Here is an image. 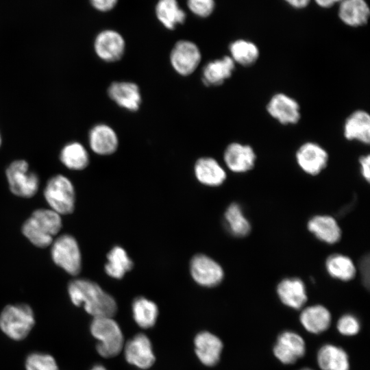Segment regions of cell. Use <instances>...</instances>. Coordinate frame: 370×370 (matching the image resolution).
I'll use <instances>...</instances> for the list:
<instances>
[{
  "instance_id": "obj_8",
  "label": "cell",
  "mask_w": 370,
  "mask_h": 370,
  "mask_svg": "<svg viewBox=\"0 0 370 370\" xmlns=\"http://www.w3.org/2000/svg\"><path fill=\"white\" fill-rule=\"evenodd\" d=\"M201 58L199 47L187 40H178L169 54V62L172 69L182 77L192 75L199 67Z\"/></svg>"
},
{
  "instance_id": "obj_11",
  "label": "cell",
  "mask_w": 370,
  "mask_h": 370,
  "mask_svg": "<svg viewBox=\"0 0 370 370\" xmlns=\"http://www.w3.org/2000/svg\"><path fill=\"white\" fill-rule=\"evenodd\" d=\"M223 158L230 171L236 173H244L255 166L257 154L249 144L234 141L227 145Z\"/></svg>"
},
{
  "instance_id": "obj_1",
  "label": "cell",
  "mask_w": 370,
  "mask_h": 370,
  "mask_svg": "<svg viewBox=\"0 0 370 370\" xmlns=\"http://www.w3.org/2000/svg\"><path fill=\"white\" fill-rule=\"evenodd\" d=\"M68 293L73 305L83 306L93 317H112L117 311L114 298L91 280H71L68 285Z\"/></svg>"
},
{
  "instance_id": "obj_38",
  "label": "cell",
  "mask_w": 370,
  "mask_h": 370,
  "mask_svg": "<svg viewBox=\"0 0 370 370\" xmlns=\"http://www.w3.org/2000/svg\"><path fill=\"white\" fill-rule=\"evenodd\" d=\"M118 0H90V2L92 7L100 11L107 12L116 5Z\"/></svg>"
},
{
  "instance_id": "obj_19",
  "label": "cell",
  "mask_w": 370,
  "mask_h": 370,
  "mask_svg": "<svg viewBox=\"0 0 370 370\" xmlns=\"http://www.w3.org/2000/svg\"><path fill=\"white\" fill-rule=\"evenodd\" d=\"M305 349L303 338L295 332L287 331L278 336L273 353L282 363L292 364L304 356Z\"/></svg>"
},
{
  "instance_id": "obj_4",
  "label": "cell",
  "mask_w": 370,
  "mask_h": 370,
  "mask_svg": "<svg viewBox=\"0 0 370 370\" xmlns=\"http://www.w3.org/2000/svg\"><path fill=\"white\" fill-rule=\"evenodd\" d=\"M92 335L99 341L97 350L104 358L118 355L123 347V336L117 323L109 317H93Z\"/></svg>"
},
{
  "instance_id": "obj_35",
  "label": "cell",
  "mask_w": 370,
  "mask_h": 370,
  "mask_svg": "<svg viewBox=\"0 0 370 370\" xmlns=\"http://www.w3.org/2000/svg\"><path fill=\"white\" fill-rule=\"evenodd\" d=\"M337 328L340 333L345 336H352L360 330L358 320L352 314L342 316L338 321Z\"/></svg>"
},
{
  "instance_id": "obj_6",
  "label": "cell",
  "mask_w": 370,
  "mask_h": 370,
  "mask_svg": "<svg viewBox=\"0 0 370 370\" xmlns=\"http://www.w3.org/2000/svg\"><path fill=\"white\" fill-rule=\"evenodd\" d=\"M5 175L10 191L18 197L29 198L38 190L39 177L29 170V164L25 160L12 162L5 170Z\"/></svg>"
},
{
  "instance_id": "obj_14",
  "label": "cell",
  "mask_w": 370,
  "mask_h": 370,
  "mask_svg": "<svg viewBox=\"0 0 370 370\" xmlns=\"http://www.w3.org/2000/svg\"><path fill=\"white\" fill-rule=\"evenodd\" d=\"M108 97L119 107L132 112H137L143 99L137 84L130 81H114L107 89Z\"/></svg>"
},
{
  "instance_id": "obj_13",
  "label": "cell",
  "mask_w": 370,
  "mask_h": 370,
  "mask_svg": "<svg viewBox=\"0 0 370 370\" xmlns=\"http://www.w3.org/2000/svg\"><path fill=\"white\" fill-rule=\"evenodd\" d=\"M190 275L195 282L206 287L220 284L223 278V270L215 260L204 254L194 256L190 262Z\"/></svg>"
},
{
  "instance_id": "obj_9",
  "label": "cell",
  "mask_w": 370,
  "mask_h": 370,
  "mask_svg": "<svg viewBox=\"0 0 370 370\" xmlns=\"http://www.w3.org/2000/svg\"><path fill=\"white\" fill-rule=\"evenodd\" d=\"M267 114L282 125H294L301 119V106L291 95L278 92L273 94L266 105Z\"/></svg>"
},
{
  "instance_id": "obj_5",
  "label": "cell",
  "mask_w": 370,
  "mask_h": 370,
  "mask_svg": "<svg viewBox=\"0 0 370 370\" xmlns=\"http://www.w3.org/2000/svg\"><path fill=\"white\" fill-rule=\"evenodd\" d=\"M75 189L66 176L58 174L51 177L44 188V197L50 209L61 215L72 213L75 208Z\"/></svg>"
},
{
  "instance_id": "obj_30",
  "label": "cell",
  "mask_w": 370,
  "mask_h": 370,
  "mask_svg": "<svg viewBox=\"0 0 370 370\" xmlns=\"http://www.w3.org/2000/svg\"><path fill=\"white\" fill-rule=\"evenodd\" d=\"M158 19L169 29H174L186 19V13L176 0H159L156 8Z\"/></svg>"
},
{
  "instance_id": "obj_34",
  "label": "cell",
  "mask_w": 370,
  "mask_h": 370,
  "mask_svg": "<svg viewBox=\"0 0 370 370\" xmlns=\"http://www.w3.org/2000/svg\"><path fill=\"white\" fill-rule=\"evenodd\" d=\"M25 367L26 370H59L56 359L51 355L42 352L29 354Z\"/></svg>"
},
{
  "instance_id": "obj_18",
  "label": "cell",
  "mask_w": 370,
  "mask_h": 370,
  "mask_svg": "<svg viewBox=\"0 0 370 370\" xmlns=\"http://www.w3.org/2000/svg\"><path fill=\"white\" fill-rule=\"evenodd\" d=\"M125 356L129 363L141 369L149 368L155 362L151 342L143 334L136 335L127 343Z\"/></svg>"
},
{
  "instance_id": "obj_16",
  "label": "cell",
  "mask_w": 370,
  "mask_h": 370,
  "mask_svg": "<svg viewBox=\"0 0 370 370\" xmlns=\"http://www.w3.org/2000/svg\"><path fill=\"white\" fill-rule=\"evenodd\" d=\"M343 137L348 141L369 145L370 143V115L363 109L352 112L343 125Z\"/></svg>"
},
{
  "instance_id": "obj_27",
  "label": "cell",
  "mask_w": 370,
  "mask_h": 370,
  "mask_svg": "<svg viewBox=\"0 0 370 370\" xmlns=\"http://www.w3.org/2000/svg\"><path fill=\"white\" fill-rule=\"evenodd\" d=\"M230 57L236 65L243 67L254 66L260 58V50L253 42L238 39L229 45Z\"/></svg>"
},
{
  "instance_id": "obj_12",
  "label": "cell",
  "mask_w": 370,
  "mask_h": 370,
  "mask_svg": "<svg viewBox=\"0 0 370 370\" xmlns=\"http://www.w3.org/2000/svg\"><path fill=\"white\" fill-rule=\"evenodd\" d=\"M93 47L95 54L101 60L113 63L119 61L123 57L125 41L118 32L105 29L96 36Z\"/></svg>"
},
{
  "instance_id": "obj_20",
  "label": "cell",
  "mask_w": 370,
  "mask_h": 370,
  "mask_svg": "<svg viewBox=\"0 0 370 370\" xmlns=\"http://www.w3.org/2000/svg\"><path fill=\"white\" fill-rule=\"evenodd\" d=\"M194 173L201 184L208 186H220L227 177L226 172L220 163L209 156L201 157L196 160Z\"/></svg>"
},
{
  "instance_id": "obj_39",
  "label": "cell",
  "mask_w": 370,
  "mask_h": 370,
  "mask_svg": "<svg viewBox=\"0 0 370 370\" xmlns=\"http://www.w3.org/2000/svg\"><path fill=\"white\" fill-rule=\"evenodd\" d=\"M292 6L297 8H302L308 5L310 0H285Z\"/></svg>"
},
{
  "instance_id": "obj_40",
  "label": "cell",
  "mask_w": 370,
  "mask_h": 370,
  "mask_svg": "<svg viewBox=\"0 0 370 370\" xmlns=\"http://www.w3.org/2000/svg\"><path fill=\"white\" fill-rule=\"evenodd\" d=\"M316 3L321 7L323 8H330L335 3L332 0H314Z\"/></svg>"
},
{
  "instance_id": "obj_26",
  "label": "cell",
  "mask_w": 370,
  "mask_h": 370,
  "mask_svg": "<svg viewBox=\"0 0 370 370\" xmlns=\"http://www.w3.org/2000/svg\"><path fill=\"white\" fill-rule=\"evenodd\" d=\"M300 321L308 332L318 334L328 328L331 321V314L324 306L314 305L302 311Z\"/></svg>"
},
{
  "instance_id": "obj_10",
  "label": "cell",
  "mask_w": 370,
  "mask_h": 370,
  "mask_svg": "<svg viewBox=\"0 0 370 370\" xmlns=\"http://www.w3.org/2000/svg\"><path fill=\"white\" fill-rule=\"evenodd\" d=\"M329 153L325 148L314 141H306L297 149L295 154L298 166L306 174L317 175L329 162Z\"/></svg>"
},
{
  "instance_id": "obj_17",
  "label": "cell",
  "mask_w": 370,
  "mask_h": 370,
  "mask_svg": "<svg viewBox=\"0 0 370 370\" xmlns=\"http://www.w3.org/2000/svg\"><path fill=\"white\" fill-rule=\"evenodd\" d=\"M236 65L230 56L207 62L201 70V82L206 86L223 85L234 74Z\"/></svg>"
},
{
  "instance_id": "obj_41",
  "label": "cell",
  "mask_w": 370,
  "mask_h": 370,
  "mask_svg": "<svg viewBox=\"0 0 370 370\" xmlns=\"http://www.w3.org/2000/svg\"><path fill=\"white\" fill-rule=\"evenodd\" d=\"M90 370H107L101 365H95Z\"/></svg>"
},
{
  "instance_id": "obj_36",
  "label": "cell",
  "mask_w": 370,
  "mask_h": 370,
  "mask_svg": "<svg viewBox=\"0 0 370 370\" xmlns=\"http://www.w3.org/2000/svg\"><path fill=\"white\" fill-rule=\"evenodd\" d=\"M187 5L193 13L201 17L208 16L214 8V0H188Z\"/></svg>"
},
{
  "instance_id": "obj_43",
  "label": "cell",
  "mask_w": 370,
  "mask_h": 370,
  "mask_svg": "<svg viewBox=\"0 0 370 370\" xmlns=\"http://www.w3.org/2000/svg\"><path fill=\"white\" fill-rule=\"evenodd\" d=\"M334 3H336V2H338V1H341L342 0H332Z\"/></svg>"
},
{
  "instance_id": "obj_32",
  "label": "cell",
  "mask_w": 370,
  "mask_h": 370,
  "mask_svg": "<svg viewBox=\"0 0 370 370\" xmlns=\"http://www.w3.org/2000/svg\"><path fill=\"white\" fill-rule=\"evenodd\" d=\"M325 267L332 277L343 281L352 280L356 272L352 260L342 254H333L328 257Z\"/></svg>"
},
{
  "instance_id": "obj_28",
  "label": "cell",
  "mask_w": 370,
  "mask_h": 370,
  "mask_svg": "<svg viewBox=\"0 0 370 370\" xmlns=\"http://www.w3.org/2000/svg\"><path fill=\"white\" fill-rule=\"evenodd\" d=\"M317 362L322 370H349L347 354L341 348L325 345L319 351Z\"/></svg>"
},
{
  "instance_id": "obj_2",
  "label": "cell",
  "mask_w": 370,
  "mask_h": 370,
  "mask_svg": "<svg viewBox=\"0 0 370 370\" xmlns=\"http://www.w3.org/2000/svg\"><path fill=\"white\" fill-rule=\"evenodd\" d=\"M62 228L61 216L51 209L36 210L24 222L23 234L36 247L45 248L52 244Z\"/></svg>"
},
{
  "instance_id": "obj_29",
  "label": "cell",
  "mask_w": 370,
  "mask_h": 370,
  "mask_svg": "<svg viewBox=\"0 0 370 370\" xmlns=\"http://www.w3.org/2000/svg\"><path fill=\"white\" fill-rule=\"evenodd\" d=\"M105 271L114 279H121L133 267V262L125 250L119 246L114 247L107 255Z\"/></svg>"
},
{
  "instance_id": "obj_23",
  "label": "cell",
  "mask_w": 370,
  "mask_h": 370,
  "mask_svg": "<svg viewBox=\"0 0 370 370\" xmlns=\"http://www.w3.org/2000/svg\"><path fill=\"white\" fill-rule=\"evenodd\" d=\"M369 8L365 0H342L338 16L341 20L351 27H360L367 23Z\"/></svg>"
},
{
  "instance_id": "obj_22",
  "label": "cell",
  "mask_w": 370,
  "mask_h": 370,
  "mask_svg": "<svg viewBox=\"0 0 370 370\" xmlns=\"http://www.w3.org/2000/svg\"><path fill=\"white\" fill-rule=\"evenodd\" d=\"M277 292L282 302L293 308H300L307 300L305 285L297 278L282 280L278 285Z\"/></svg>"
},
{
  "instance_id": "obj_7",
  "label": "cell",
  "mask_w": 370,
  "mask_h": 370,
  "mask_svg": "<svg viewBox=\"0 0 370 370\" xmlns=\"http://www.w3.org/2000/svg\"><path fill=\"white\" fill-rule=\"evenodd\" d=\"M51 257L54 263L71 275H77L82 268V256L75 238L62 234L52 243Z\"/></svg>"
},
{
  "instance_id": "obj_33",
  "label": "cell",
  "mask_w": 370,
  "mask_h": 370,
  "mask_svg": "<svg viewBox=\"0 0 370 370\" xmlns=\"http://www.w3.org/2000/svg\"><path fill=\"white\" fill-rule=\"evenodd\" d=\"M224 217L227 229L234 236L243 237L250 232L249 222L238 204L236 203L230 204L227 207Z\"/></svg>"
},
{
  "instance_id": "obj_24",
  "label": "cell",
  "mask_w": 370,
  "mask_h": 370,
  "mask_svg": "<svg viewBox=\"0 0 370 370\" xmlns=\"http://www.w3.org/2000/svg\"><path fill=\"white\" fill-rule=\"evenodd\" d=\"M308 228L319 240L334 244L341 238V231L336 221L332 217L318 215L308 223Z\"/></svg>"
},
{
  "instance_id": "obj_15",
  "label": "cell",
  "mask_w": 370,
  "mask_h": 370,
  "mask_svg": "<svg viewBox=\"0 0 370 370\" xmlns=\"http://www.w3.org/2000/svg\"><path fill=\"white\" fill-rule=\"evenodd\" d=\"M88 141L91 151L102 156L114 153L119 146L116 132L112 127L103 123L95 124L90 128Z\"/></svg>"
},
{
  "instance_id": "obj_25",
  "label": "cell",
  "mask_w": 370,
  "mask_h": 370,
  "mask_svg": "<svg viewBox=\"0 0 370 370\" xmlns=\"http://www.w3.org/2000/svg\"><path fill=\"white\" fill-rule=\"evenodd\" d=\"M60 160L67 169L81 171L86 169L89 162V153L79 142L72 141L63 146L60 152Z\"/></svg>"
},
{
  "instance_id": "obj_31",
  "label": "cell",
  "mask_w": 370,
  "mask_h": 370,
  "mask_svg": "<svg viewBox=\"0 0 370 370\" xmlns=\"http://www.w3.org/2000/svg\"><path fill=\"white\" fill-rule=\"evenodd\" d=\"M132 312L136 323L143 328H149L155 324L158 309L154 302L140 297L134 299L132 304Z\"/></svg>"
},
{
  "instance_id": "obj_42",
  "label": "cell",
  "mask_w": 370,
  "mask_h": 370,
  "mask_svg": "<svg viewBox=\"0 0 370 370\" xmlns=\"http://www.w3.org/2000/svg\"><path fill=\"white\" fill-rule=\"evenodd\" d=\"M1 144H2V137H1V132H0V147L1 146Z\"/></svg>"
},
{
  "instance_id": "obj_37",
  "label": "cell",
  "mask_w": 370,
  "mask_h": 370,
  "mask_svg": "<svg viewBox=\"0 0 370 370\" xmlns=\"http://www.w3.org/2000/svg\"><path fill=\"white\" fill-rule=\"evenodd\" d=\"M358 163L361 175L369 182L370 179V155L369 153L361 155L358 158Z\"/></svg>"
},
{
  "instance_id": "obj_21",
  "label": "cell",
  "mask_w": 370,
  "mask_h": 370,
  "mask_svg": "<svg viewBox=\"0 0 370 370\" xmlns=\"http://www.w3.org/2000/svg\"><path fill=\"white\" fill-rule=\"evenodd\" d=\"M195 352L199 360L206 366H213L219 360L223 348L221 341L215 335L204 332L195 339Z\"/></svg>"
},
{
  "instance_id": "obj_3",
  "label": "cell",
  "mask_w": 370,
  "mask_h": 370,
  "mask_svg": "<svg viewBox=\"0 0 370 370\" xmlns=\"http://www.w3.org/2000/svg\"><path fill=\"white\" fill-rule=\"evenodd\" d=\"M35 325L32 308L25 304H9L0 314V329L14 341L25 338Z\"/></svg>"
},
{
  "instance_id": "obj_44",
  "label": "cell",
  "mask_w": 370,
  "mask_h": 370,
  "mask_svg": "<svg viewBox=\"0 0 370 370\" xmlns=\"http://www.w3.org/2000/svg\"><path fill=\"white\" fill-rule=\"evenodd\" d=\"M301 370H312V369H301Z\"/></svg>"
}]
</instances>
